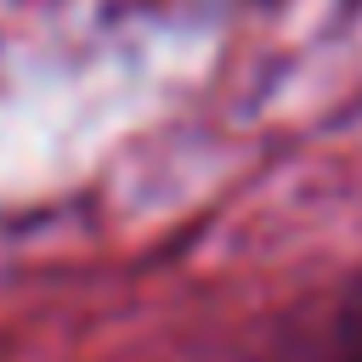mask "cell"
<instances>
[{
	"label": "cell",
	"mask_w": 362,
	"mask_h": 362,
	"mask_svg": "<svg viewBox=\"0 0 362 362\" xmlns=\"http://www.w3.org/2000/svg\"><path fill=\"white\" fill-rule=\"evenodd\" d=\"M345 362H362V300L345 317Z\"/></svg>",
	"instance_id": "6da1fadb"
}]
</instances>
